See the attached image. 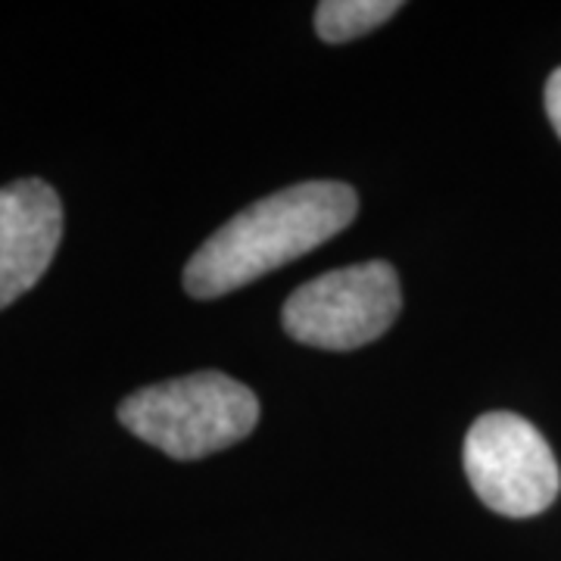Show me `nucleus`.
I'll return each instance as SVG.
<instances>
[{"label":"nucleus","instance_id":"1","mask_svg":"<svg viewBox=\"0 0 561 561\" xmlns=\"http://www.w3.org/2000/svg\"><path fill=\"white\" fill-rule=\"evenodd\" d=\"M356 194L341 181H306L247 206L203 243L184 268V290L213 300L300 260L356 219Z\"/></svg>","mask_w":561,"mask_h":561},{"label":"nucleus","instance_id":"2","mask_svg":"<svg viewBox=\"0 0 561 561\" xmlns=\"http://www.w3.org/2000/svg\"><path fill=\"white\" fill-rule=\"evenodd\" d=\"M119 421L138 440L191 461L241 443L260 421V400L221 371H197L131 393Z\"/></svg>","mask_w":561,"mask_h":561},{"label":"nucleus","instance_id":"3","mask_svg":"<svg viewBox=\"0 0 561 561\" xmlns=\"http://www.w3.org/2000/svg\"><path fill=\"white\" fill-rule=\"evenodd\" d=\"M402 309L393 265L375 260L346 265L302 284L284 302V331L319 350H356L378 341Z\"/></svg>","mask_w":561,"mask_h":561},{"label":"nucleus","instance_id":"4","mask_svg":"<svg viewBox=\"0 0 561 561\" xmlns=\"http://www.w3.org/2000/svg\"><path fill=\"white\" fill-rule=\"evenodd\" d=\"M461 461L478 500L505 518L540 515L561 490L559 461L549 443L515 412H490L474 421Z\"/></svg>","mask_w":561,"mask_h":561},{"label":"nucleus","instance_id":"5","mask_svg":"<svg viewBox=\"0 0 561 561\" xmlns=\"http://www.w3.org/2000/svg\"><path fill=\"white\" fill-rule=\"evenodd\" d=\"M62 238V203L57 191L38 179L0 187V309L28 294Z\"/></svg>","mask_w":561,"mask_h":561},{"label":"nucleus","instance_id":"6","mask_svg":"<svg viewBox=\"0 0 561 561\" xmlns=\"http://www.w3.org/2000/svg\"><path fill=\"white\" fill-rule=\"evenodd\" d=\"M400 13L397 0H324L316 7V32L328 44L362 38Z\"/></svg>","mask_w":561,"mask_h":561},{"label":"nucleus","instance_id":"7","mask_svg":"<svg viewBox=\"0 0 561 561\" xmlns=\"http://www.w3.org/2000/svg\"><path fill=\"white\" fill-rule=\"evenodd\" d=\"M546 113H549V122L561 138V69H556L549 76V84H546Z\"/></svg>","mask_w":561,"mask_h":561}]
</instances>
